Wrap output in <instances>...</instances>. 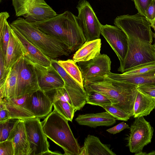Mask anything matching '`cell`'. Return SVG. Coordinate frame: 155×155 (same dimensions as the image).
Here are the masks:
<instances>
[{
    "label": "cell",
    "instance_id": "1",
    "mask_svg": "<svg viewBox=\"0 0 155 155\" xmlns=\"http://www.w3.org/2000/svg\"><path fill=\"white\" fill-rule=\"evenodd\" d=\"M115 25L127 35L128 48L126 58L118 71L123 73L140 65L155 61V51L152 43L154 33L151 23L139 13L124 15L114 19Z\"/></svg>",
    "mask_w": 155,
    "mask_h": 155
},
{
    "label": "cell",
    "instance_id": "2",
    "mask_svg": "<svg viewBox=\"0 0 155 155\" xmlns=\"http://www.w3.org/2000/svg\"><path fill=\"white\" fill-rule=\"evenodd\" d=\"M86 92L95 91L107 97L112 105L132 116L138 86L114 80L107 77H98L84 81Z\"/></svg>",
    "mask_w": 155,
    "mask_h": 155
},
{
    "label": "cell",
    "instance_id": "3",
    "mask_svg": "<svg viewBox=\"0 0 155 155\" xmlns=\"http://www.w3.org/2000/svg\"><path fill=\"white\" fill-rule=\"evenodd\" d=\"M31 23L45 33L60 40L72 52L78 50L86 41L76 16L69 11L44 21Z\"/></svg>",
    "mask_w": 155,
    "mask_h": 155
},
{
    "label": "cell",
    "instance_id": "4",
    "mask_svg": "<svg viewBox=\"0 0 155 155\" xmlns=\"http://www.w3.org/2000/svg\"><path fill=\"white\" fill-rule=\"evenodd\" d=\"M10 24L51 59L68 56L72 52L60 40L43 32L25 19L18 17Z\"/></svg>",
    "mask_w": 155,
    "mask_h": 155
},
{
    "label": "cell",
    "instance_id": "5",
    "mask_svg": "<svg viewBox=\"0 0 155 155\" xmlns=\"http://www.w3.org/2000/svg\"><path fill=\"white\" fill-rule=\"evenodd\" d=\"M68 121L54 109L41 122L45 135L63 150L64 155H80L81 148Z\"/></svg>",
    "mask_w": 155,
    "mask_h": 155
},
{
    "label": "cell",
    "instance_id": "6",
    "mask_svg": "<svg viewBox=\"0 0 155 155\" xmlns=\"http://www.w3.org/2000/svg\"><path fill=\"white\" fill-rule=\"evenodd\" d=\"M17 16H23L31 22L54 17L56 12L44 0H12Z\"/></svg>",
    "mask_w": 155,
    "mask_h": 155
},
{
    "label": "cell",
    "instance_id": "7",
    "mask_svg": "<svg viewBox=\"0 0 155 155\" xmlns=\"http://www.w3.org/2000/svg\"><path fill=\"white\" fill-rule=\"evenodd\" d=\"M16 66L18 78L15 97L40 89L33 62L24 56L16 63Z\"/></svg>",
    "mask_w": 155,
    "mask_h": 155
},
{
    "label": "cell",
    "instance_id": "8",
    "mask_svg": "<svg viewBox=\"0 0 155 155\" xmlns=\"http://www.w3.org/2000/svg\"><path fill=\"white\" fill-rule=\"evenodd\" d=\"M76 8L78 12L76 19L86 41L100 38L102 24L89 3L86 0H79Z\"/></svg>",
    "mask_w": 155,
    "mask_h": 155
},
{
    "label": "cell",
    "instance_id": "9",
    "mask_svg": "<svg viewBox=\"0 0 155 155\" xmlns=\"http://www.w3.org/2000/svg\"><path fill=\"white\" fill-rule=\"evenodd\" d=\"M130 129L127 146L130 151L135 154L142 151L151 142L153 129L143 116L136 118Z\"/></svg>",
    "mask_w": 155,
    "mask_h": 155
},
{
    "label": "cell",
    "instance_id": "10",
    "mask_svg": "<svg viewBox=\"0 0 155 155\" xmlns=\"http://www.w3.org/2000/svg\"><path fill=\"white\" fill-rule=\"evenodd\" d=\"M29 146L28 155H42L49 151V144L39 118L23 120Z\"/></svg>",
    "mask_w": 155,
    "mask_h": 155
},
{
    "label": "cell",
    "instance_id": "11",
    "mask_svg": "<svg viewBox=\"0 0 155 155\" xmlns=\"http://www.w3.org/2000/svg\"><path fill=\"white\" fill-rule=\"evenodd\" d=\"M101 33L116 53L120 62V66H121L128 51L127 35L118 27L107 24L101 25Z\"/></svg>",
    "mask_w": 155,
    "mask_h": 155
},
{
    "label": "cell",
    "instance_id": "12",
    "mask_svg": "<svg viewBox=\"0 0 155 155\" xmlns=\"http://www.w3.org/2000/svg\"><path fill=\"white\" fill-rule=\"evenodd\" d=\"M111 61L106 54H100L94 58L77 62L84 81L94 78L104 77L110 72Z\"/></svg>",
    "mask_w": 155,
    "mask_h": 155
},
{
    "label": "cell",
    "instance_id": "13",
    "mask_svg": "<svg viewBox=\"0 0 155 155\" xmlns=\"http://www.w3.org/2000/svg\"><path fill=\"white\" fill-rule=\"evenodd\" d=\"M40 89L45 92L64 87V82L59 74L51 65L45 67L34 63Z\"/></svg>",
    "mask_w": 155,
    "mask_h": 155
},
{
    "label": "cell",
    "instance_id": "14",
    "mask_svg": "<svg viewBox=\"0 0 155 155\" xmlns=\"http://www.w3.org/2000/svg\"><path fill=\"white\" fill-rule=\"evenodd\" d=\"M53 103L44 91L40 89L28 94L25 108L39 118L46 117L51 111Z\"/></svg>",
    "mask_w": 155,
    "mask_h": 155
},
{
    "label": "cell",
    "instance_id": "15",
    "mask_svg": "<svg viewBox=\"0 0 155 155\" xmlns=\"http://www.w3.org/2000/svg\"><path fill=\"white\" fill-rule=\"evenodd\" d=\"M9 24L13 31L25 50V56L34 63L45 67L51 65V59L28 40L14 26L10 23Z\"/></svg>",
    "mask_w": 155,
    "mask_h": 155
},
{
    "label": "cell",
    "instance_id": "16",
    "mask_svg": "<svg viewBox=\"0 0 155 155\" xmlns=\"http://www.w3.org/2000/svg\"><path fill=\"white\" fill-rule=\"evenodd\" d=\"M7 140L13 143L14 155H28L29 146L23 120H19L17 122Z\"/></svg>",
    "mask_w": 155,
    "mask_h": 155
},
{
    "label": "cell",
    "instance_id": "17",
    "mask_svg": "<svg viewBox=\"0 0 155 155\" xmlns=\"http://www.w3.org/2000/svg\"><path fill=\"white\" fill-rule=\"evenodd\" d=\"M75 120L79 125L95 128L99 126H111L116 123L117 119L106 111L80 114Z\"/></svg>",
    "mask_w": 155,
    "mask_h": 155
},
{
    "label": "cell",
    "instance_id": "18",
    "mask_svg": "<svg viewBox=\"0 0 155 155\" xmlns=\"http://www.w3.org/2000/svg\"><path fill=\"white\" fill-rule=\"evenodd\" d=\"M25 54L23 48L11 28L10 38L5 58L6 71H10Z\"/></svg>",
    "mask_w": 155,
    "mask_h": 155
},
{
    "label": "cell",
    "instance_id": "19",
    "mask_svg": "<svg viewBox=\"0 0 155 155\" xmlns=\"http://www.w3.org/2000/svg\"><path fill=\"white\" fill-rule=\"evenodd\" d=\"M101 45L100 38L86 41L74 54L72 60L76 63L92 59L100 54Z\"/></svg>",
    "mask_w": 155,
    "mask_h": 155
},
{
    "label": "cell",
    "instance_id": "20",
    "mask_svg": "<svg viewBox=\"0 0 155 155\" xmlns=\"http://www.w3.org/2000/svg\"><path fill=\"white\" fill-rule=\"evenodd\" d=\"M116 155L108 146L102 143L99 138L88 135L85 138L80 155Z\"/></svg>",
    "mask_w": 155,
    "mask_h": 155
},
{
    "label": "cell",
    "instance_id": "21",
    "mask_svg": "<svg viewBox=\"0 0 155 155\" xmlns=\"http://www.w3.org/2000/svg\"><path fill=\"white\" fill-rule=\"evenodd\" d=\"M117 81L132 84L137 86H155V70L140 74L128 76L110 72L105 76Z\"/></svg>",
    "mask_w": 155,
    "mask_h": 155
},
{
    "label": "cell",
    "instance_id": "22",
    "mask_svg": "<svg viewBox=\"0 0 155 155\" xmlns=\"http://www.w3.org/2000/svg\"><path fill=\"white\" fill-rule=\"evenodd\" d=\"M155 107V99L145 94L138 89L134 108L133 116L136 118L146 116Z\"/></svg>",
    "mask_w": 155,
    "mask_h": 155
},
{
    "label": "cell",
    "instance_id": "23",
    "mask_svg": "<svg viewBox=\"0 0 155 155\" xmlns=\"http://www.w3.org/2000/svg\"><path fill=\"white\" fill-rule=\"evenodd\" d=\"M7 109L11 118L25 120L36 117L30 111L24 107L16 104L10 99L4 98L0 100Z\"/></svg>",
    "mask_w": 155,
    "mask_h": 155
},
{
    "label": "cell",
    "instance_id": "24",
    "mask_svg": "<svg viewBox=\"0 0 155 155\" xmlns=\"http://www.w3.org/2000/svg\"><path fill=\"white\" fill-rule=\"evenodd\" d=\"M58 62L74 81L84 87V80L81 71L78 66L72 59L59 60Z\"/></svg>",
    "mask_w": 155,
    "mask_h": 155
},
{
    "label": "cell",
    "instance_id": "25",
    "mask_svg": "<svg viewBox=\"0 0 155 155\" xmlns=\"http://www.w3.org/2000/svg\"><path fill=\"white\" fill-rule=\"evenodd\" d=\"M17 78L18 73L16 64L10 71L6 80L5 98L10 99L15 97Z\"/></svg>",
    "mask_w": 155,
    "mask_h": 155
},
{
    "label": "cell",
    "instance_id": "26",
    "mask_svg": "<svg viewBox=\"0 0 155 155\" xmlns=\"http://www.w3.org/2000/svg\"><path fill=\"white\" fill-rule=\"evenodd\" d=\"M51 65L55 68L64 80L65 85L84 93H87L84 88L77 83L66 72L56 60L51 59Z\"/></svg>",
    "mask_w": 155,
    "mask_h": 155
},
{
    "label": "cell",
    "instance_id": "27",
    "mask_svg": "<svg viewBox=\"0 0 155 155\" xmlns=\"http://www.w3.org/2000/svg\"><path fill=\"white\" fill-rule=\"evenodd\" d=\"M54 109L67 120L72 122L76 110L68 102L57 101L53 103Z\"/></svg>",
    "mask_w": 155,
    "mask_h": 155
},
{
    "label": "cell",
    "instance_id": "28",
    "mask_svg": "<svg viewBox=\"0 0 155 155\" xmlns=\"http://www.w3.org/2000/svg\"><path fill=\"white\" fill-rule=\"evenodd\" d=\"M86 103L102 107L111 105L110 100L105 96L98 92L90 91L87 92Z\"/></svg>",
    "mask_w": 155,
    "mask_h": 155
},
{
    "label": "cell",
    "instance_id": "29",
    "mask_svg": "<svg viewBox=\"0 0 155 155\" xmlns=\"http://www.w3.org/2000/svg\"><path fill=\"white\" fill-rule=\"evenodd\" d=\"M45 92L53 103L60 100L67 102L73 106L69 95L64 87L53 89Z\"/></svg>",
    "mask_w": 155,
    "mask_h": 155
},
{
    "label": "cell",
    "instance_id": "30",
    "mask_svg": "<svg viewBox=\"0 0 155 155\" xmlns=\"http://www.w3.org/2000/svg\"><path fill=\"white\" fill-rule=\"evenodd\" d=\"M19 120L11 118L6 120L0 122V142L7 140L11 130Z\"/></svg>",
    "mask_w": 155,
    "mask_h": 155
},
{
    "label": "cell",
    "instance_id": "31",
    "mask_svg": "<svg viewBox=\"0 0 155 155\" xmlns=\"http://www.w3.org/2000/svg\"><path fill=\"white\" fill-rule=\"evenodd\" d=\"M11 31L10 25L7 21L5 25L0 28V48L2 50L5 59L10 38Z\"/></svg>",
    "mask_w": 155,
    "mask_h": 155
},
{
    "label": "cell",
    "instance_id": "32",
    "mask_svg": "<svg viewBox=\"0 0 155 155\" xmlns=\"http://www.w3.org/2000/svg\"><path fill=\"white\" fill-rule=\"evenodd\" d=\"M154 70H155V61L137 66L122 73L121 74L125 76H135Z\"/></svg>",
    "mask_w": 155,
    "mask_h": 155
},
{
    "label": "cell",
    "instance_id": "33",
    "mask_svg": "<svg viewBox=\"0 0 155 155\" xmlns=\"http://www.w3.org/2000/svg\"><path fill=\"white\" fill-rule=\"evenodd\" d=\"M102 107L115 117L117 120L127 121L131 117L123 110L112 104L104 106Z\"/></svg>",
    "mask_w": 155,
    "mask_h": 155
},
{
    "label": "cell",
    "instance_id": "34",
    "mask_svg": "<svg viewBox=\"0 0 155 155\" xmlns=\"http://www.w3.org/2000/svg\"><path fill=\"white\" fill-rule=\"evenodd\" d=\"M0 155H14L13 143L10 140L0 142Z\"/></svg>",
    "mask_w": 155,
    "mask_h": 155
},
{
    "label": "cell",
    "instance_id": "35",
    "mask_svg": "<svg viewBox=\"0 0 155 155\" xmlns=\"http://www.w3.org/2000/svg\"><path fill=\"white\" fill-rule=\"evenodd\" d=\"M138 12L145 16V11L152 0H132Z\"/></svg>",
    "mask_w": 155,
    "mask_h": 155
},
{
    "label": "cell",
    "instance_id": "36",
    "mask_svg": "<svg viewBox=\"0 0 155 155\" xmlns=\"http://www.w3.org/2000/svg\"><path fill=\"white\" fill-rule=\"evenodd\" d=\"M10 71L6 70L5 58L2 50L0 48V81L6 79Z\"/></svg>",
    "mask_w": 155,
    "mask_h": 155
},
{
    "label": "cell",
    "instance_id": "37",
    "mask_svg": "<svg viewBox=\"0 0 155 155\" xmlns=\"http://www.w3.org/2000/svg\"><path fill=\"white\" fill-rule=\"evenodd\" d=\"M145 17L152 23L155 18V0H152L148 6L145 13Z\"/></svg>",
    "mask_w": 155,
    "mask_h": 155
},
{
    "label": "cell",
    "instance_id": "38",
    "mask_svg": "<svg viewBox=\"0 0 155 155\" xmlns=\"http://www.w3.org/2000/svg\"><path fill=\"white\" fill-rule=\"evenodd\" d=\"M138 89L142 93L155 99V86H138Z\"/></svg>",
    "mask_w": 155,
    "mask_h": 155
},
{
    "label": "cell",
    "instance_id": "39",
    "mask_svg": "<svg viewBox=\"0 0 155 155\" xmlns=\"http://www.w3.org/2000/svg\"><path fill=\"white\" fill-rule=\"evenodd\" d=\"M129 125L124 121L121 122L116 125L107 130V131L109 133L115 134L119 133L126 129L130 128Z\"/></svg>",
    "mask_w": 155,
    "mask_h": 155
},
{
    "label": "cell",
    "instance_id": "40",
    "mask_svg": "<svg viewBox=\"0 0 155 155\" xmlns=\"http://www.w3.org/2000/svg\"><path fill=\"white\" fill-rule=\"evenodd\" d=\"M10 118L8 112L2 102H0V122Z\"/></svg>",
    "mask_w": 155,
    "mask_h": 155
},
{
    "label": "cell",
    "instance_id": "41",
    "mask_svg": "<svg viewBox=\"0 0 155 155\" xmlns=\"http://www.w3.org/2000/svg\"><path fill=\"white\" fill-rule=\"evenodd\" d=\"M28 94H26L20 97H14L10 98V99L14 103L25 108V106L26 101Z\"/></svg>",
    "mask_w": 155,
    "mask_h": 155
},
{
    "label": "cell",
    "instance_id": "42",
    "mask_svg": "<svg viewBox=\"0 0 155 155\" xmlns=\"http://www.w3.org/2000/svg\"><path fill=\"white\" fill-rule=\"evenodd\" d=\"M62 155L60 152L58 151L52 152L49 150V151L45 153V155Z\"/></svg>",
    "mask_w": 155,
    "mask_h": 155
},
{
    "label": "cell",
    "instance_id": "43",
    "mask_svg": "<svg viewBox=\"0 0 155 155\" xmlns=\"http://www.w3.org/2000/svg\"><path fill=\"white\" fill-rule=\"evenodd\" d=\"M135 155H147V153L145 152H142V151L138 153L135 154Z\"/></svg>",
    "mask_w": 155,
    "mask_h": 155
},
{
    "label": "cell",
    "instance_id": "44",
    "mask_svg": "<svg viewBox=\"0 0 155 155\" xmlns=\"http://www.w3.org/2000/svg\"><path fill=\"white\" fill-rule=\"evenodd\" d=\"M151 26L154 29V31H155V18L153 22L151 23Z\"/></svg>",
    "mask_w": 155,
    "mask_h": 155
},
{
    "label": "cell",
    "instance_id": "45",
    "mask_svg": "<svg viewBox=\"0 0 155 155\" xmlns=\"http://www.w3.org/2000/svg\"><path fill=\"white\" fill-rule=\"evenodd\" d=\"M148 155H155V150L149 153H147Z\"/></svg>",
    "mask_w": 155,
    "mask_h": 155
},
{
    "label": "cell",
    "instance_id": "46",
    "mask_svg": "<svg viewBox=\"0 0 155 155\" xmlns=\"http://www.w3.org/2000/svg\"><path fill=\"white\" fill-rule=\"evenodd\" d=\"M153 38H154V44L153 45V46L154 49V50L155 51V32H154V34H153Z\"/></svg>",
    "mask_w": 155,
    "mask_h": 155
},
{
    "label": "cell",
    "instance_id": "47",
    "mask_svg": "<svg viewBox=\"0 0 155 155\" xmlns=\"http://www.w3.org/2000/svg\"><path fill=\"white\" fill-rule=\"evenodd\" d=\"M0 0V2H1L2 0Z\"/></svg>",
    "mask_w": 155,
    "mask_h": 155
},
{
    "label": "cell",
    "instance_id": "48",
    "mask_svg": "<svg viewBox=\"0 0 155 155\" xmlns=\"http://www.w3.org/2000/svg\"><path fill=\"white\" fill-rule=\"evenodd\" d=\"M154 109H155V107Z\"/></svg>",
    "mask_w": 155,
    "mask_h": 155
}]
</instances>
